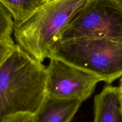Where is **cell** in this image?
Masks as SVG:
<instances>
[{"label": "cell", "instance_id": "9", "mask_svg": "<svg viewBox=\"0 0 122 122\" xmlns=\"http://www.w3.org/2000/svg\"><path fill=\"white\" fill-rule=\"evenodd\" d=\"M15 21L9 11L0 2V40L12 39Z\"/></svg>", "mask_w": 122, "mask_h": 122}, {"label": "cell", "instance_id": "4", "mask_svg": "<svg viewBox=\"0 0 122 122\" xmlns=\"http://www.w3.org/2000/svg\"><path fill=\"white\" fill-rule=\"evenodd\" d=\"M78 38L122 42V8L114 0H91L70 23L60 41Z\"/></svg>", "mask_w": 122, "mask_h": 122}, {"label": "cell", "instance_id": "12", "mask_svg": "<svg viewBox=\"0 0 122 122\" xmlns=\"http://www.w3.org/2000/svg\"><path fill=\"white\" fill-rule=\"evenodd\" d=\"M114 1L122 8V0H114Z\"/></svg>", "mask_w": 122, "mask_h": 122}, {"label": "cell", "instance_id": "11", "mask_svg": "<svg viewBox=\"0 0 122 122\" xmlns=\"http://www.w3.org/2000/svg\"><path fill=\"white\" fill-rule=\"evenodd\" d=\"M1 122H35V121L33 114L22 112L9 116Z\"/></svg>", "mask_w": 122, "mask_h": 122}, {"label": "cell", "instance_id": "1", "mask_svg": "<svg viewBox=\"0 0 122 122\" xmlns=\"http://www.w3.org/2000/svg\"><path fill=\"white\" fill-rule=\"evenodd\" d=\"M46 67L16 44L0 67V122L18 113L34 114L45 95Z\"/></svg>", "mask_w": 122, "mask_h": 122}, {"label": "cell", "instance_id": "2", "mask_svg": "<svg viewBox=\"0 0 122 122\" xmlns=\"http://www.w3.org/2000/svg\"><path fill=\"white\" fill-rule=\"evenodd\" d=\"M91 1L47 0L25 20L15 23L13 33L17 44L42 63L70 23Z\"/></svg>", "mask_w": 122, "mask_h": 122}, {"label": "cell", "instance_id": "7", "mask_svg": "<svg viewBox=\"0 0 122 122\" xmlns=\"http://www.w3.org/2000/svg\"><path fill=\"white\" fill-rule=\"evenodd\" d=\"M94 122H122L119 87L108 84L94 98Z\"/></svg>", "mask_w": 122, "mask_h": 122}, {"label": "cell", "instance_id": "14", "mask_svg": "<svg viewBox=\"0 0 122 122\" xmlns=\"http://www.w3.org/2000/svg\"><path fill=\"white\" fill-rule=\"evenodd\" d=\"M119 88H122V77L121 78V79H120V86H119Z\"/></svg>", "mask_w": 122, "mask_h": 122}, {"label": "cell", "instance_id": "6", "mask_svg": "<svg viewBox=\"0 0 122 122\" xmlns=\"http://www.w3.org/2000/svg\"><path fill=\"white\" fill-rule=\"evenodd\" d=\"M82 101L63 99L45 94L38 110L33 114L35 122H70L81 106Z\"/></svg>", "mask_w": 122, "mask_h": 122}, {"label": "cell", "instance_id": "10", "mask_svg": "<svg viewBox=\"0 0 122 122\" xmlns=\"http://www.w3.org/2000/svg\"><path fill=\"white\" fill-rule=\"evenodd\" d=\"M15 45L13 39L0 40V67L14 50Z\"/></svg>", "mask_w": 122, "mask_h": 122}, {"label": "cell", "instance_id": "5", "mask_svg": "<svg viewBox=\"0 0 122 122\" xmlns=\"http://www.w3.org/2000/svg\"><path fill=\"white\" fill-rule=\"evenodd\" d=\"M46 67L45 94L63 99L84 101L101 79L96 75L56 58Z\"/></svg>", "mask_w": 122, "mask_h": 122}, {"label": "cell", "instance_id": "8", "mask_svg": "<svg viewBox=\"0 0 122 122\" xmlns=\"http://www.w3.org/2000/svg\"><path fill=\"white\" fill-rule=\"evenodd\" d=\"M47 0H0L8 10L15 23L20 22L29 16Z\"/></svg>", "mask_w": 122, "mask_h": 122}, {"label": "cell", "instance_id": "13", "mask_svg": "<svg viewBox=\"0 0 122 122\" xmlns=\"http://www.w3.org/2000/svg\"><path fill=\"white\" fill-rule=\"evenodd\" d=\"M120 97H121V101H122V88H120Z\"/></svg>", "mask_w": 122, "mask_h": 122}, {"label": "cell", "instance_id": "3", "mask_svg": "<svg viewBox=\"0 0 122 122\" xmlns=\"http://www.w3.org/2000/svg\"><path fill=\"white\" fill-rule=\"evenodd\" d=\"M56 58L96 75L111 84L122 77V42L98 38L60 41L48 58Z\"/></svg>", "mask_w": 122, "mask_h": 122}]
</instances>
